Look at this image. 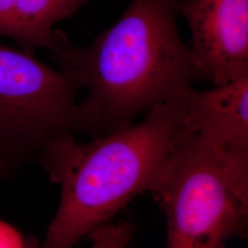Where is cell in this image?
<instances>
[{
	"instance_id": "1",
	"label": "cell",
	"mask_w": 248,
	"mask_h": 248,
	"mask_svg": "<svg viewBox=\"0 0 248 248\" xmlns=\"http://www.w3.org/2000/svg\"><path fill=\"white\" fill-rule=\"evenodd\" d=\"M177 1L131 0L115 24L85 48L54 30L49 52L88 89L78 104V132L105 135L192 88L195 74L178 33Z\"/></svg>"
},
{
	"instance_id": "2",
	"label": "cell",
	"mask_w": 248,
	"mask_h": 248,
	"mask_svg": "<svg viewBox=\"0 0 248 248\" xmlns=\"http://www.w3.org/2000/svg\"><path fill=\"white\" fill-rule=\"evenodd\" d=\"M187 133L179 96L153 107L142 122L90 142L64 133L48 142L37 160L61 186V200L39 248H75L134 197L152 193Z\"/></svg>"
},
{
	"instance_id": "3",
	"label": "cell",
	"mask_w": 248,
	"mask_h": 248,
	"mask_svg": "<svg viewBox=\"0 0 248 248\" xmlns=\"http://www.w3.org/2000/svg\"><path fill=\"white\" fill-rule=\"evenodd\" d=\"M152 194L167 219L165 248H226L247 239L248 149L187 133Z\"/></svg>"
},
{
	"instance_id": "4",
	"label": "cell",
	"mask_w": 248,
	"mask_h": 248,
	"mask_svg": "<svg viewBox=\"0 0 248 248\" xmlns=\"http://www.w3.org/2000/svg\"><path fill=\"white\" fill-rule=\"evenodd\" d=\"M79 89L35 52L0 43V158L17 169L55 137L78 132Z\"/></svg>"
},
{
	"instance_id": "5",
	"label": "cell",
	"mask_w": 248,
	"mask_h": 248,
	"mask_svg": "<svg viewBox=\"0 0 248 248\" xmlns=\"http://www.w3.org/2000/svg\"><path fill=\"white\" fill-rule=\"evenodd\" d=\"M191 31L197 81L221 86L248 77V0H177Z\"/></svg>"
},
{
	"instance_id": "6",
	"label": "cell",
	"mask_w": 248,
	"mask_h": 248,
	"mask_svg": "<svg viewBox=\"0 0 248 248\" xmlns=\"http://www.w3.org/2000/svg\"><path fill=\"white\" fill-rule=\"evenodd\" d=\"M189 133L216 144L248 149V77L181 95Z\"/></svg>"
},
{
	"instance_id": "7",
	"label": "cell",
	"mask_w": 248,
	"mask_h": 248,
	"mask_svg": "<svg viewBox=\"0 0 248 248\" xmlns=\"http://www.w3.org/2000/svg\"><path fill=\"white\" fill-rule=\"evenodd\" d=\"M92 0H0V36L11 38L18 48L50 50L53 26Z\"/></svg>"
},
{
	"instance_id": "8",
	"label": "cell",
	"mask_w": 248,
	"mask_h": 248,
	"mask_svg": "<svg viewBox=\"0 0 248 248\" xmlns=\"http://www.w3.org/2000/svg\"><path fill=\"white\" fill-rule=\"evenodd\" d=\"M134 232L132 222H108L89 233V248H128L133 242Z\"/></svg>"
},
{
	"instance_id": "9",
	"label": "cell",
	"mask_w": 248,
	"mask_h": 248,
	"mask_svg": "<svg viewBox=\"0 0 248 248\" xmlns=\"http://www.w3.org/2000/svg\"><path fill=\"white\" fill-rule=\"evenodd\" d=\"M0 248H39V244L26 239L16 228L0 220Z\"/></svg>"
},
{
	"instance_id": "10",
	"label": "cell",
	"mask_w": 248,
	"mask_h": 248,
	"mask_svg": "<svg viewBox=\"0 0 248 248\" xmlns=\"http://www.w3.org/2000/svg\"><path fill=\"white\" fill-rule=\"evenodd\" d=\"M14 170L16 169L10 166L8 162L0 158V178L8 177Z\"/></svg>"
}]
</instances>
